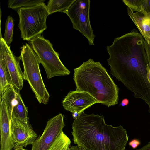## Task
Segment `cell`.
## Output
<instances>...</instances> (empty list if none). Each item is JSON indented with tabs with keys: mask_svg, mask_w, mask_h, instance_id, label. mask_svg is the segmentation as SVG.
<instances>
[{
	"mask_svg": "<svg viewBox=\"0 0 150 150\" xmlns=\"http://www.w3.org/2000/svg\"><path fill=\"white\" fill-rule=\"evenodd\" d=\"M135 150H150V142L141 148Z\"/></svg>",
	"mask_w": 150,
	"mask_h": 150,
	"instance_id": "24",
	"label": "cell"
},
{
	"mask_svg": "<svg viewBox=\"0 0 150 150\" xmlns=\"http://www.w3.org/2000/svg\"><path fill=\"white\" fill-rule=\"evenodd\" d=\"M45 0H9L8 7L17 11L21 8L33 6L44 3Z\"/></svg>",
	"mask_w": 150,
	"mask_h": 150,
	"instance_id": "16",
	"label": "cell"
},
{
	"mask_svg": "<svg viewBox=\"0 0 150 150\" xmlns=\"http://www.w3.org/2000/svg\"><path fill=\"white\" fill-rule=\"evenodd\" d=\"M90 3L89 0H76L66 13L72 22L73 28L87 38L90 45H94L95 36L89 18Z\"/></svg>",
	"mask_w": 150,
	"mask_h": 150,
	"instance_id": "6",
	"label": "cell"
},
{
	"mask_svg": "<svg viewBox=\"0 0 150 150\" xmlns=\"http://www.w3.org/2000/svg\"><path fill=\"white\" fill-rule=\"evenodd\" d=\"M17 11L19 18L18 27L23 40L30 41L46 29V21L49 14L44 3L21 8Z\"/></svg>",
	"mask_w": 150,
	"mask_h": 150,
	"instance_id": "4",
	"label": "cell"
},
{
	"mask_svg": "<svg viewBox=\"0 0 150 150\" xmlns=\"http://www.w3.org/2000/svg\"><path fill=\"white\" fill-rule=\"evenodd\" d=\"M64 115L59 113L49 119L41 136L35 141L31 150H48L63 131Z\"/></svg>",
	"mask_w": 150,
	"mask_h": 150,
	"instance_id": "7",
	"label": "cell"
},
{
	"mask_svg": "<svg viewBox=\"0 0 150 150\" xmlns=\"http://www.w3.org/2000/svg\"><path fill=\"white\" fill-rule=\"evenodd\" d=\"M29 42L48 79L70 74V71L62 63L59 54L54 50L49 40L40 35L30 40Z\"/></svg>",
	"mask_w": 150,
	"mask_h": 150,
	"instance_id": "5",
	"label": "cell"
},
{
	"mask_svg": "<svg viewBox=\"0 0 150 150\" xmlns=\"http://www.w3.org/2000/svg\"><path fill=\"white\" fill-rule=\"evenodd\" d=\"M0 150H12L13 146L11 126V118L2 99H0Z\"/></svg>",
	"mask_w": 150,
	"mask_h": 150,
	"instance_id": "12",
	"label": "cell"
},
{
	"mask_svg": "<svg viewBox=\"0 0 150 150\" xmlns=\"http://www.w3.org/2000/svg\"><path fill=\"white\" fill-rule=\"evenodd\" d=\"M145 49L147 55L148 65L150 69V40L147 41L145 40Z\"/></svg>",
	"mask_w": 150,
	"mask_h": 150,
	"instance_id": "21",
	"label": "cell"
},
{
	"mask_svg": "<svg viewBox=\"0 0 150 150\" xmlns=\"http://www.w3.org/2000/svg\"><path fill=\"white\" fill-rule=\"evenodd\" d=\"M4 101L10 117H13L24 124L30 125L28 108L25 105L20 90L12 85L0 97Z\"/></svg>",
	"mask_w": 150,
	"mask_h": 150,
	"instance_id": "8",
	"label": "cell"
},
{
	"mask_svg": "<svg viewBox=\"0 0 150 150\" xmlns=\"http://www.w3.org/2000/svg\"><path fill=\"white\" fill-rule=\"evenodd\" d=\"M143 0H123V2L134 12H140Z\"/></svg>",
	"mask_w": 150,
	"mask_h": 150,
	"instance_id": "19",
	"label": "cell"
},
{
	"mask_svg": "<svg viewBox=\"0 0 150 150\" xmlns=\"http://www.w3.org/2000/svg\"><path fill=\"white\" fill-rule=\"evenodd\" d=\"M71 141L63 131L48 150H68Z\"/></svg>",
	"mask_w": 150,
	"mask_h": 150,
	"instance_id": "17",
	"label": "cell"
},
{
	"mask_svg": "<svg viewBox=\"0 0 150 150\" xmlns=\"http://www.w3.org/2000/svg\"><path fill=\"white\" fill-rule=\"evenodd\" d=\"M140 12L150 17V0H143Z\"/></svg>",
	"mask_w": 150,
	"mask_h": 150,
	"instance_id": "20",
	"label": "cell"
},
{
	"mask_svg": "<svg viewBox=\"0 0 150 150\" xmlns=\"http://www.w3.org/2000/svg\"><path fill=\"white\" fill-rule=\"evenodd\" d=\"M0 50L3 54L5 62L10 73L13 86L20 90L23 86V73L20 65V56L13 54L10 47L6 43L3 38L0 39Z\"/></svg>",
	"mask_w": 150,
	"mask_h": 150,
	"instance_id": "9",
	"label": "cell"
},
{
	"mask_svg": "<svg viewBox=\"0 0 150 150\" xmlns=\"http://www.w3.org/2000/svg\"><path fill=\"white\" fill-rule=\"evenodd\" d=\"M15 150H27V149H24L23 148L20 147L16 148L15 149Z\"/></svg>",
	"mask_w": 150,
	"mask_h": 150,
	"instance_id": "28",
	"label": "cell"
},
{
	"mask_svg": "<svg viewBox=\"0 0 150 150\" xmlns=\"http://www.w3.org/2000/svg\"><path fill=\"white\" fill-rule=\"evenodd\" d=\"M79 115V113L76 111H74L72 113V116L74 120L76 119L78 117Z\"/></svg>",
	"mask_w": 150,
	"mask_h": 150,
	"instance_id": "27",
	"label": "cell"
},
{
	"mask_svg": "<svg viewBox=\"0 0 150 150\" xmlns=\"http://www.w3.org/2000/svg\"><path fill=\"white\" fill-rule=\"evenodd\" d=\"M129 103V100L127 98H125L122 100L121 105L122 106L124 107L127 105Z\"/></svg>",
	"mask_w": 150,
	"mask_h": 150,
	"instance_id": "25",
	"label": "cell"
},
{
	"mask_svg": "<svg viewBox=\"0 0 150 150\" xmlns=\"http://www.w3.org/2000/svg\"><path fill=\"white\" fill-rule=\"evenodd\" d=\"M76 90L87 92L108 107L118 103L119 89L99 62L91 58L74 69Z\"/></svg>",
	"mask_w": 150,
	"mask_h": 150,
	"instance_id": "2",
	"label": "cell"
},
{
	"mask_svg": "<svg viewBox=\"0 0 150 150\" xmlns=\"http://www.w3.org/2000/svg\"><path fill=\"white\" fill-rule=\"evenodd\" d=\"M11 126L14 149L32 145L37 139V134L31 125H26L12 117Z\"/></svg>",
	"mask_w": 150,
	"mask_h": 150,
	"instance_id": "11",
	"label": "cell"
},
{
	"mask_svg": "<svg viewBox=\"0 0 150 150\" xmlns=\"http://www.w3.org/2000/svg\"><path fill=\"white\" fill-rule=\"evenodd\" d=\"M68 150H86L83 147L77 145L76 146H70Z\"/></svg>",
	"mask_w": 150,
	"mask_h": 150,
	"instance_id": "23",
	"label": "cell"
},
{
	"mask_svg": "<svg viewBox=\"0 0 150 150\" xmlns=\"http://www.w3.org/2000/svg\"><path fill=\"white\" fill-rule=\"evenodd\" d=\"M20 57L24 69V79L27 81L40 103L47 104L50 95L43 82L39 68L38 58L29 44L21 48Z\"/></svg>",
	"mask_w": 150,
	"mask_h": 150,
	"instance_id": "3",
	"label": "cell"
},
{
	"mask_svg": "<svg viewBox=\"0 0 150 150\" xmlns=\"http://www.w3.org/2000/svg\"><path fill=\"white\" fill-rule=\"evenodd\" d=\"M147 78L148 81L150 83V69L148 65L147 66Z\"/></svg>",
	"mask_w": 150,
	"mask_h": 150,
	"instance_id": "26",
	"label": "cell"
},
{
	"mask_svg": "<svg viewBox=\"0 0 150 150\" xmlns=\"http://www.w3.org/2000/svg\"><path fill=\"white\" fill-rule=\"evenodd\" d=\"M127 13L145 40H150V17L140 12H134L127 8Z\"/></svg>",
	"mask_w": 150,
	"mask_h": 150,
	"instance_id": "13",
	"label": "cell"
},
{
	"mask_svg": "<svg viewBox=\"0 0 150 150\" xmlns=\"http://www.w3.org/2000/svg\"><path fill=\"white\" fill-rule=\"evenodd\" d=\"M74 143L86 150H125L128 140L126 129L121 125L107 124L103 115L84 111L72 125Z\"/></svg>",
	"mask_w": 150,
	"mask_h": 150,
	"instance_id": "1",
	"label": "cell"
},
{
	"mask_svg": "<svg viewBox=\"0 0 150 150\" xmlns=\"http://www.w3.org/2000/svg\"><path fill=\"white\" fill-rule=\"evenodd\" d=\"M98 102L88 93L76 90L70 91L65 97L62 104L65 110L79 115L84 110Z\"/></svg>",
	"mask_w": 150,
	"mask_h": 150,
	"instance_id": "10",
	"label": "cell"
},
{
	"mask_svg": "<svg viewBox=\"0 0 150 150\" xmlns=\"http://www.w3.org/2000/svg\"><path fill=\"white\" fill-rule=\"evenodd\" d=\"M76 0H50L46 8L49 15L54 13L60 12L66 13L71 5Z\"/></svg>",
	"mask_w": 150,
	"mask_h": 150,
	"instance_id": "15",
	"label": "cell"
},
{
	"mask_svg": "<svg viewBox=\"0 0 150 150\" xmlns=\"http://www.w3.org/2000/svg\"><path fill=\"white\" fill-rule=\"evenodd\" d=\"M140 141L137 139H134L131 140L129 143V145L130 146L132 149H136L140 144Z\"/></svg>",
	"mask_w": 150,
	"mask_h": 150,
	"instance_id": "22",
	"label": "cell"
},
{
	"mask_svg": "<svg viewBox=\"0 0 150 150\" xmlns=\"http://www.w3.org/2000/svg\"><path fill=\"white\" fill-rule=\"evenodd\" d=\"M14 23L13 20L10 16L6 19L5 24V30L3 38L7 45L9 46L12 41Z\"/></svg>",
	"mask_w": 150,
	"mask_h": 150,
	"instance_id": "18",
	"label": "cell"
},
{
	"mask_svg": "<svg viewBox=\"0 0 150 150\" xmlns=\"http://www.w3.org/2000/svg\"><path fill=\"white\" fill-rule=\"evenodd\" d=\"M12 85L10 73L3 53L0 50V97Z\"/></svg>",
	"mask_w": 150,
	"mask_h": 150,
	"instance_id": "14",
	"label": "cell"
}]
</instances>
